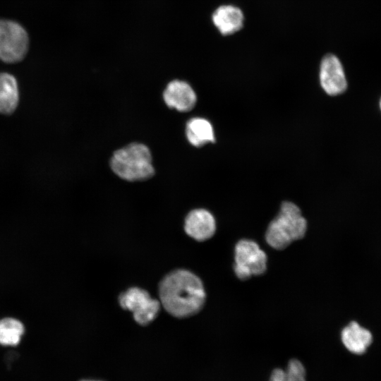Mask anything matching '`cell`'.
Here are the masks:
<instances>
[{
	"label": "cell",
	"instance_id": "obj_2",
	"mask_svg": "<svg viewBox=\"0 0 381 381\" xmlns=\"http://www.w3.org/2000/svg\"><path fill=\"white\" fill-rule=\"evenodd\" d=\"M306 219L299 207L293 202H284L277 217L270 223L265 238L273 248L282 250L293 241L304 237Z\"/></svg>",
	"mask_w": 381,
	"mask_h": 381
},
{
	"label": "cell",
	"instance_id": "obj_7",
	"mask_svg": "<svg viewBox=\"0 0 381 381\" xmlns=\"http://www.w3.org/2000/svg\"><path fill=\"white\" fill-rule=\"evenodd\" d=\"M319 78L322 88L329 95L336 96L346 90L344 68L339 59L333 54H327L322 59Z\"/></svg>",
	"mask_w": 381,
	"mask_h": 381
},
{
	"label": "cell",
	"instance_id": "obj_5",
	"mask_svg": "<svg viewBox=\"0 0 381 381\" xmlns=\"http://www.w3.org/2000/svg\"><path fill=\"white\" fill-rule=\"evenodd\" d=\"M234 260V272L241 280L248 279L266 271L267 255L252 240L242 239L236 243Z\"/></svg>",
	"mask_w": 381,
	"mask_h": 381
},
{
	"label": "cell",
	"instance_id": "obj_13",
	"mask_svg": "<svg viewBox=\"0 0 381 381\" xmlns=\"http://www.w3.org/2000/svg\"><path fill=\"white\" fill-rule=\"evenodd\" d=\"M18 97L16 78L8 73H0V114L13 113L17 107Z\"/></svg>",
	"mask_w": 381,
	"mask_h": 381
},
{
	"label": "cell",
	"instance_id": "obj_10",
	"mask_svg": "<svg viewBox=\"0 0 381 381\" xmlns=\"http://www.w3.org/2000/svg\"><path fill=\"white\" fill-rule=\"evenodd\" d=\"M214 26L223 35H232L241 30L244 16L241 10L234 5H222L212 16Z\"/></svg>",
	"mask_w": 381,
	"mask_h": 381
},
{
	"label": "cell",
	"instance_id": "obj_15",
	"mask_svg": "<svg viewBox=\"0 0 381 381\" xmlns=\"http://www.w3.org/2000/svg\"><path fill=\"white\" fill-rule=\"evenodd\" d=\"M269 381H306L305 367L298 360L291 359L285 370L274 369Z\"/></svg>",
	"mask_w": 381,
	"mask_h": 381
},
{
	"label": "cell",
	"instance_id": "obj_11",
	"mask_svg": "<svg viewBox=\"0 0 381 381\" xmlns=\"http://www.w3.org/2000/svg\"><path fill=\"white\" fill-rule=\"evenodd\" d=\"M341 339L346 349L354 354H363L373 341V335L358 322H349L341 331Z\"/></svg>",
	"mask_w": 381,
	"mask_h": 381
},
{
	"label": "cell",
	"instance_id": "obj_9",
	"mask_svg": "<svg viewBox=\"0 0 381 381\" xmlns=\"http://www.w3.org/2000/svg\"><path fill=\"white\" fill-rule=\"evenodd\" d=\"M184 229L186 233L195 240L204 241L214 234L215 219L208 210L195 209L186 216Z\"/></svg>",
	"mask_w": 381,
	"mask_h": 381
},
{
	"label": "cell",
	"instance_id": "obj_12",
	"mask_svg": "<svg viewBox=\"0 0 381 381\" xmlns=\"http://www.w3.org/2000/svg\"><path fill=\"white\" fill-rule=\"evenodd\" d=\"M186 134L188 142L195 147H201L215 141L213 127L204 118L190 119L186 123Z\"/></svg>",
	"mask_w": 381,
	"mask_h": 381
},
{
	"label": "cell",
	"instance_id": "obj_17",
	"mask_svg": "<svg viewBox=\"0 0 381 381\" xmlns=\"http://www.w3.org/2000/svg\"><path fill=\"white\" fill-rule=\"evenodd\" d=\"M380 110H381V98H380Z\"/></svg>",
	"mask_w": 381,
	"mask_h": 381
},
{
	"label": "cell",
	"instance_id": "obj_1",
	"mask_svg": "<svg viewBox=\"0 0 381 381\" xmlns=\"http://www.w3.org/2000/svg\"><path fill=\"white\" fill-rule=\"evenodd\" d=\"M160 302L171 315L183 318L198 313L205 301L201 280L186 270H174L160 282Z\"/></svg>",
	"mask_w": 381,
	"mask_h": 381
},
{
	"label": "cell",
	"instance_id": "obj_16",
	"mask_svg": "<svg viewBox=\"0 0 381 381\" xmlns=\"http://www.w3.org/2000/svg\"><path fill=\"white\" fill-rule=\"evenodd\" d=\"M79 381H103V380H96V379H82V380H80Z\"/></svg>",
	"mask_w": 381,
	"mask_h": 381
},
{
	"label": "cell",
	"instance_id": "obj_8",
	"mask_svg": "<svg viewBox=\"0 0 381 381\" xmlns=\"http://www.w3.org/2000/svg\"><path fill=\"white\" fill-rule=\"evenodd\" d=\"M163 98L169 108L181 112L190 111L197 102V96L192 87L179 80H172L167 85Z\"/></svg>",
	"mask_w": 381,
	"mask_h": 381
},
{
	"label": "cell",
	"instance_id": "obj_14",
	"mask_svg": "<svg viewBox=\"0 0 381 381\" xmlns=\"http://www.w3.org/2000/svg\"><path fill=\"white\" fill-rule=\"evenodd\" d=\"M25 332L23 323L17 319L6 318L0 320V344L16 346L21 341Z\"/></svg>",
	"mask_w": 381,
	"mask_h": 381
},
{
	"label": "cell",
	"instance_id": "obj_3",
	"mask_svg": "<svg viewBox=\"0 0 381 381\" xmlns=\"http://www.w3.org/2000/svg\"><path fill=\"white\" fill-rule=\"evenodd\" d=\"M110 167L115 174L128 181L146 180L155 174L150 151L139 143H131L115 151Z\"/></svg>",
	"mask_w": 381,
	"mask_h": 381
},
{
	"label": "cell",
	"instance_id": "obj_4",
	"mask_svg": "<svg viewBox=\"0 0 381 381\" xmlns=\"http://www.w3.org/2000/svg\"><path fill=\"white\" fill-rule=\"evenodd\" d=\"M30 44L25 28L18 22L0 18V60L8 64L22 61Z\"/></svg>",
	"mask_w": 381,
	"mask_h": 381
},
{
	"label": "cell",
	"instance_id": "obj_6",
	"mask_svg": "<svg viewBox=\"0 0 381 381\" xmlns=\"http://www.w3.org/2000/svg\"><path fill=\"white\" fill-rule=\"evenodd\" d=\"M119 304L124 310L133 313L135 321L145 326L152 322L159 310L160 303L152 298L144 289L133 287L119 297Z\"/></svg>",
	"mask_w": 381,
	"mask_h": 381
}]
</instances>
